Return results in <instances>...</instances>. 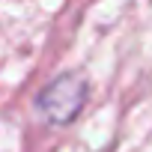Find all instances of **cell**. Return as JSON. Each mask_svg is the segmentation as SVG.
<instances>
[{
  "mask_svg": "<svg viewBox=\"0 0 152 152\" xmlns=\"http://www.w3.org/2000/svg\"><path fill=\"white\" fill-rule=\"evenodd\" d=\"M87 96H90V84L75 72H66V75H57L54 81H48L39 96H36V110L42 113V119L48 125H69L78 119V113L84 110L87 104Z\"/></svg>",
  "mask_w": 152,
  "mask_h": 152,
  "instance_id": "1",
  "label": "cell"
}]
</instances>
